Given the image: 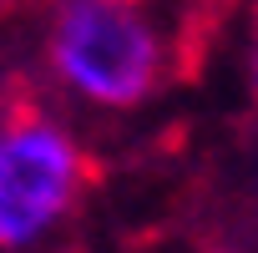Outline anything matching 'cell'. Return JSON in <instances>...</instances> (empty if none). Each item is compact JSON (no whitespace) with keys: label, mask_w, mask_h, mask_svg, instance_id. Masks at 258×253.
Returning <instances> with one entry per match:
<instances>
[{"label":"cell","mask_w":258,"mask_h":253,"mask_svg":"<svg viewBox=\"0 0 258 253\" xmlns=\"http://www.w3.org/2000/svg\"><path fill=\"white\" fill-rule=\"evenodd\" d=\"M6 11H16V0H0V16H6Z\"/></svg>","instance_id":"4"},{"label":"cell","mask_w":258,"mask_h":253,"mask_svg":"<svg viewBox=\"0 0 258 253\" xmlns=\"http://www.w3.org/2000/svg\"><path fill=\"white\" fill-rule=\"evenodd\" d=\"M46 56L76 96L111 111L142 106L167 71L152 21L126 0H61L51 16Z\"/></svg>","instance_id":"2"},{"label":"cell","mask_w":258,"mask_h":253,"mask_svg":"<svg viewBox=\"0 0 258 253\" xmlns=\"http://www.w3.org/2000/svg\"><path fill=\"white\" fill-rule=\"evenodd\" d=\"M126 6H132V0H126Z\"/></svg>","instance_id":"5"},{"label":"cell","mask_w":258,"mask_h":253,"mask_svg":"<svg viewBox=\"0 0 258 253\" xmlns=\"http://www.w3.org/2000/svg\"><path fill=\"white\" fill-rule=\"evenodd\" d=\"M91 162L31 81L0 101V253L41 243L86 193Z\"/></svg>","instance_id":"1"},{"label":"cell","mask_w":258,"mask_h":253,"mask_svg":"<svg viewBox=\"0 0 258 253\" xmlns=\"http://www.w3.org/2000/svg\"><path fill=\"white\" fill-rule=\"evenodd\" d=\"M248 96L258 106V0H253V41H248Z\"/></svg>","instance_id":"3"}]
</instances>
